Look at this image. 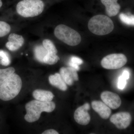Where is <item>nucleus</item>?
Here are the masks:
<instances>
[{"label": "nucleus", "instance_id": "25", "mask_svg": "<svg viewBox=\"0 0 134 134\" xmlns=\"http://www.w3.org/2000/svg\"><path fill=\"white\" fill-rule=\"evenodd\" d=\"M58 133L56 130L54 129H49L46 130L44 132L42 133V134H59Z\"/></svg>", "mask_w": 134, "mask_h": 134}, {"label": "nucleus", "instance_id": "19", "mask_svg": "<svg viewBox=\"0 0 134 134\" xmlns=\"http://www.w3.org/2000/svg\"><path fill=\"white\" fill-rule=\"evenodd\" d=\"M43 46L47 50V53L57 54L58 53L57 48L54 44L50 40H44L43 41Z\"/></svg>", "mask_w": 134, "mask_h": 134}, {"label": "nucleus", "instance_id": "20", "mask_svg": "<svg viewBox=\"0 0 134 134\" xmlns=\"http://www.w3.org/2000/svg\"><path fill=\"white\" fill-rule=\"evenodd\" d=\"M11 63L10 57L7 52L0 50V64L3 66H8Z\"/></svg>", "mask_w": 134, "mask_h": 134}, {"label": "nucleus", "instance_id": "23", "mask_svg": "<svg viewBox=\"0 0 134 134\" xmlns=\"http://www.w3.org/2000/svg\"><path fill=\"white\" fill-rule=\"evenodd\" d=\"M83 63V61L81 58L76 56H72L70 58V61L69 64L70 67L74 68L77 71H78L80 69L79 65H82Z\"/></svg>", "mask_w": 134, "mask_h": 134}, {"label": "nucleus", "instance_id": "9", "mask_svg": "<svg viewBox=\"0 0 134 134\" xmlns=\"http://www.w3.org/2000/svg\"><path fill=\"white\" fill-rule=\"evenodd\" d=\"M100 98L103 102L111 109H117L121 105V100L119 96L111 92H103L101 93Z\"/></svg>", "mask_w": 134, "mask_h": 134}, {"label": "nucleus", "instance_id": "3", "mask_svg": "<svg viewBox=\"0 0 134 134\" xmlns=\"http://www.w3.org/2000/svg\"><path fill=\"white\" fill-rule=\"evenodd\" d=\"M88 28L92 33L98 36H104L111 32L114 28L112 20L103 15L95 16L90 19Z\"/></svg>", "mask_w": 134, "mask_h": 134}, {"label": "nucleus", "instance_id": "4", "mask_svg": "<svg viewBox=\"0 0 134 134\" xmlns=\"http://www.w3.org/2000/svg\"><path fill=\"white\" fill-rule=\"evenodd\" d=\"M44 4L42 0H22L16 6V11L23 17L32 18L42 14Z\"/></svg>", "mask_w": 134, "mask_h": 134}, {"label": "nucleus", "instance_id": "7", "mask_svg": "<svg viewBox=\"0 0 134 134\" xmlns=\"http://www.w3.org/2000/svg\"><path fill=\"white\" fill-rule=\"evenodd\" d=\"M110 120L119 129H126L131 123L132 116L129 113L122 112L112 115Z\"/></svg>", "mask_w": 134, "mask_h": 134}, {"label": "nucleus", "instance_id": "26", "mask_svg": "<svg viewBox=\"0 0 134 134\" xmlns=\"http://www.w3.org/2000/svg\"><path fill=\"white\" fill-rule=\"evenodd\" d=\"M124 77L125 79H126L127 80L129 78L130 74L129 72L127 70H125L123 71L122 74L121 75Z\"/></svg>", "mask_w": 134, "mask_h": 134}, {"label": "nucleus", "instance_id": "27", "mask_svg": "<svg viewBox=\"0 0 134 134\" xmlns=\"http://www.w3.org/2000/svg\"><path fill=\"white\" fill-rule=\"evenodd\" d=\"M2 5V0H0V8L1 7Z\"/></svg>", "mask_w": 134, "mask_h": 134}, {"label": "nucleus", "instance_id": "1", "mask_svg": "<svg viewBox=\"0 0 134 134\" xmlns=\"http://www.w3.org/2000/svg\"><path fill=\"white\" fill-rule=\"evenodd\" d=\"M26 114L25 120L27 122H33L40 119L43 112L51 113L55 108V103L52 101L42 102L37 100H32L26 104L25 107Z\"/></svg>", "mask_w": 134, "mask_h": 134}, {"label": "nucleus", "instance_id": "13", "mask_svg": "<svg viewBox=\"0 0 134 134\" xmlns=\"http://www.w3.org/2000/svg\"><path fill=\"white\" fill-rule=\"evenodd\" d=\"M117 1L118 0H100L105 7L106 12L109 16H115L119 12L121 7Z\"/></svg>", "mask_w": 134, "mask_h": 134}, {"label": "nucleus", "instance_id": "11", "mask_svg": "<svg viewBox=\"0 0 134 134\" xmlns=\"http://www.w3.org/2000/svg\"><path fill=\"white\" fill-rule=\"evenodd\" d=\"M24 39L23 36L15 33L10 34L8 37V41L6 43V47L10 51H16L23 46Z\"/></svg>", "mask_w": 134, "mask_h": 134}, {"label": "nucleus", "instance_id": "8", "mask_svg": "<svg viewBox=\"0 0 134 134\" xmlns=\"http://www.w3.org/2000/svg\"><path fill=\"white\" fill-rule=\"evenodd\" d=\"M90 108L89 103H86L76 109L74 114V117L76 122L83 126L89 124L90 121L91 117L88 111Z\"/></svg>", "mask_w": 134, "mask_h": 134}, {"label": "nucleus", "instance_id": "24", "mask_svg": "<svg viewBox=\"0 0 134 134\" xmlns=\"http://www.w3.org/2000/svg\"><path fill=\"white\" fill-rule=\"evenodd\" d=\"M127 79H125L122 75L119 77L118 83V87L120 90H123L125 88L126 84Z\"/></svg>", "mask_w": 134, "mask_h": 134}, {"label": "nucleus", "instance_id": "2", "mask_svg": "<svg viewBox=\"0 0 134 134\" xmlns=\"http://www.w3.org/2000/svg\"><path fill=\"white\" fill-rule=\"evenodd\" d=\"M22 87L21 77L14 73L0 86V99L3 101L12 100L18 95Z\"/></svg>", "mask_w": 134, "mask_h": 134}, {"label": "nucleus", "instance_id": "17", "mask_svg": "<svg viewBox=\"0 0 134 134\" xmlns=\"http://www.w3.org/2000/svg\"><path fill=\"white\" fill-rule=\"evenodd\" d=\"M47 53V51L43 46H37L34 50V54L36 59L40 62L43 63V59Z\"/></svg>", "mask_w": 134, "mask_h": 134}, {"label": "nucleus", "instance_id": "22", "mask_svg": "<svg viewBox=\"0 0 134 134\" xmlns=\"http://www.w3.org/2000/svg\"><path fill=\"white\" fill-rule=\"evenodd\" d=\"M11 30V27L7 23L0 21V37L7 36Z\"/></svg>", "mask_w": 134, "mask_h": 134}, {"label": "nucleus", "instance_id": "6", "mask_svg": "<svg viewBox=\"0 0 134 134\" xmlns=\"http://www.w3.org/2000/svg\"><path fill=\"white\" fill-rule=\"evenodd\" d=\"M127 59L122 54H112L106 56L101 61V65L107 69H117L122 68L127 63Z\"/></svg>", "mask_w": 134, "mask_h": 134}, {"label": "nucleus", "instance_id": "5", "mask_svg": "<svg viewBox=\"0 0 134 134\" xmlns=\"http://www.w3.org/2000/svg\"><path fill=\"white\" fill-rule=\"evenodd\" d=\"M55 37L68 45L74 46L79 44L81 37L76 31L64 24L59 25L54 30Z\"/></svg>", "mask_w": 134, "mask_h": 134}, {"label": "nucleus", "instance_id": "15", "mask_svg": "<svg viewBox=\"0 0 134 134\" xmlns=\"http://www.w3.org/2000/svg\"><path fill=\"white\" fill-rule=\"evenodd\" d=\"M49 81L50 84L63 91H66L68 89L66 84L59 73H55L54 75H50Z\"/></svg>", "mask_w": 134, "mask_h": 134}, {"label": "nucleus", "instance_id": "14", "mask_svg": "<svg viewBox=\"0 0 134 134\" xmlns=\"http://www.w3.org/2000/svg\"><path fill=\"white\" fill-rule=\"evenodd\" d=\"M32 96L36 100L42 102L51 101L54 97V95L51 92L40 89L34 90Z\"/></svg>", "mask_w": 134, "mask_h": 134}, {"label": "nucleus", "instance_id": "21", "mask_svg": "<svg viewBox=\"0 0 134 134\" xmlns=\"http://www.w3.org/2000/svg\"><path fill=\"white\" fill-rule=\"evenodd\" d=\"M119 18L121 21L125 24L134 26V15L121 13L120 14Z\"/></svg>", "mask_w": 134, "mask_h": 134}, {"label": "nucleus", "instance_id": "16", "mask_svg": "<svg viewBox=\"0 0 134 134\" xmlns=\"http://www.w3.org/2000/svg\"><path fill=\"white\" fill-rule=\"evenodd\" d=\"M15 72V69L13 67L0 69V86Z\"/></svg>", "mask_w": 134, "mask_h": 134}, {"label": "nucleus", "instance_id": "10", "mask_svg": "<svg viewBox=\"0 0 134 134\" xmlns=\"http://www.w3.org/2000/svg\"><path fill=\"white\" fill-rule=\"evenodd\" d=\"M76 70L71 67H62L60 69V74L66 84L71 86L74 81L79 80Z\"/></svg>", "mask_w": 134, "mask_h": 134}, {"label": "nucleus", "instance_id": "18", "mask_svg": "<svg viewBox=\"0 0 134 134\" xmlns=\"http://www.w3.org/2000/svg\"><path fill=\"white\" fill-rule=\"evenodd\" d=\"M59 59L57 54L47 53L43 59V63L49 65H54L58 62Z\"/></svg>", "mask_w": 134, "mask_h": 134}, {"label": "nucleus", "instance_id": "12", "mask_svg": "<svg viewBox=\"0 0 134 134\" xmlns=\"http://www.w3.org/2000/svg\"><path fill=\"white\" fill-rule=\"evenodd\" d=\"M93 110L99 114L104 119H107L111 115V111L108 106L104 103L99 100H94L91 103Z\"/></svg>", "mask_w": 134, "mask_h": 134}]
</instances>
